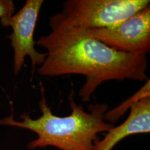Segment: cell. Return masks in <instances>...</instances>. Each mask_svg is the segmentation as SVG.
<instances>
[{
  "label": "cell",
  "instance_id": "cell-1",
  "mask_svg": "<svg viewBox=\"0 0 150 150\" xmlns=\"http://www.w3.org/2000/svg\"><path fill=\"white\" fill-rule=\"evenodd\" d=\"M50 27L51 33L35 42L47 50L38 72L47 76L83 75L86 83L79 93L83 102H90L97 88L106 81L148 79L146 55L113 50L83 30L69 26L60 13L50 18Z\"/></svg>",
  "mask_w": 150,
  "mask_h": 150
},
{
  "label": "cell",
  "instance_id": "cell-2",
  "mask_svg": "<svg viewBox=\"0 0 150 150\" xmlns=\"http://www.w3.org/2000/svg\"><path fill=\"white\" fill-rule=\"evenodd\" d=\"M44 92V87L40 83V117L32 119L27 113H23L20 116L22 121H17L13 114H11L9 117L0 119V125L26 129L38 135L36 139L29 142L28 149L51 146L61 150H94L95 143L100 140L99 134L113 127L104 120L108 104H91L88 107L89 112H87L81 104H76L73 98L74 92L72 91L69 95L72 112L65 117H60L52 113Z\"/></svg>",
  "mask_w": 150,
  "mask_h": 150
},
{
  "label": "cell",
  "instance_id": "cell-3",
  "mask_svg": "<svg viewBox=\"0 0 150 150\" xmlns=\"http://www.w3.org/2000/svg\"><path fill=\"white\" fill-rule=\"evenodd\" d=\"M149 0H67L60 13L69 26L79 29L114 27L149 6Z\"/></svg>",
  "mask_w": 150,
  "mask_h": 150
},
{
  "label": "cell",
  "instance_id": "cell-4",
  "mask_svg": "<svg viewBox=\"0 0 150 150\" xmlns=\"http://www.w3.org/2000/svg\"><path fill=\"white\" fill-rule=\"evenodd\" d=\"M83 31L117 51L147 56L150 51V6L114 27Z\"/></svg>",
  "mask_w": 150,
  "mask_h": 150
},
{
  "label": "cell",
  "instance_id": "cell-5",
  "mask_svg": "<svg viewBox=\"0 0 150 150\" xmlns=\"http://www.w3.org/2000/svg\"><path fill=\"white\" fill-rule=\"evenodd\" d=\"M43 3V0H27L16 15L1 19L3 27H11L13 29L12 33L7 37L11 39L14 51L13 67L16 75L21 70L27 56L31 60L33 72L36 65L44 63L47 56V53H40L35 50L33 39L38 18Z\"/></svg>",
  "mask_w": 150,
  "mask_h": 150
},
{
  "label": "cell",
  "instance_id": "cell-6",
  "mask_svg": "<svg viewBox=\"0 0 150 150\" xmlns=\"http://www.w3.org/2000/svg\"><path fill=\"white\" fill-rule=\"evenodd\" d=\"M150 131V97H146L131 107L127 119L117 127H112L102 140L95 143L94 150H112L120 141L131 135Z\"/></svg>",
  "mask_w": 150,
  "mask_h": 150
},
{
  "label": "cell",
  "instance_id": "cell-7",
  "mask_svg": "<svg viewBox=\"0 0 150 150\" xmlns=\"http://www.w3.org/2000/svg\"><path fill=\"white\" fill-rule=\"evenodd\" d=\"M150 81L149 79L146 81V83L143 87L141 88L139 91L133 95L131 98L127 99V101L124 102L119 106L115 108V109L110 110L106 112L104 115V120L107 122L113 124L118 120L121 116H122L125 112L127 111L129 108H131L135 103L142 99L146 97H150Z\"/></svg>",
  "mask_w": 150,
  "mask_h": 150
},
{
  "label": "cell",
  "instance_id": "cell-8",
  "mask_svg": "<svg viewBox=\"0 0 150 150\" xmlns=\"http://www.w3.org/2000/svg\"><path fill=\"white\" fill-rule=\"evenodd\" d=\"M15 4L12 0H0V19L13 16Z\"/></svg>",
  "mask_w": 150,
  "mask_h": 150
}]
</instances>
